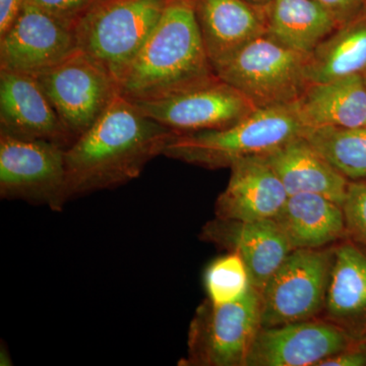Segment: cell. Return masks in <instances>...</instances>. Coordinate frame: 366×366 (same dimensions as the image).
I'll return each mask as SVG.
<instances>
[{"mask_svg":"<svg viewBox=\"0 0 366 366\" xmlns=\"http://www.w3.org/2000/svg\"><path fill=\"white\" fill-rule=\"evenodd\" d=\"M230 169L227 187L217 199V218L252 222L278 215L288 194L264 156L242 159Z\"/></svg>","mask_w":366,"mask_h":366,"instance_id":"cell-14","label":"cell"},{"mask_svg":"<svg viewBox=\"0 0 366 366\" xmlns=\"http://www.w3.org/2000/svg\"><path fill=\"white\" fill-rule=\"evenodd\" d=\"M340 327L327 322H290L261 327L247 356V366H308L348 348Z\"/></svg>","mask_w":366,"mask_h":366,"instance_id":"cell-12","label":"cell"},{"mask_svg":"<svg viewBox=\"0 0 366 366\" xmlns=\"http://www.w3.org/2000/svg\"><path fill=\"white\" fill-rule=\"evenodd\" d=\"M310 84L325 83L366 72V21L339 26L307 55Z\"/></svg>","mask_w":366,"mask_h":366,"instance_id":"cell-21","label":"cell"},{"mask_svg":"<svg viewBox=\"0 0 366 366\" xmlns=\"http://www.w3.org/2000/svg\"><path fill=\"white\" fill-rule=\"evenodd\" d=\"M209 301L215 305L239 300L252 287L249 269L237 252L214 259L204 272Z\"/></svg>","mask_w":366,"mask_h":366,"instance_id":"cell-24","label":"cell"},{"mask_svg":"<svg viewBox=\"0 0 366 366\" xmlns=\"http://www.w3.org/2000/svg\"><path fill=\"white\" fill-rule=\"evenodd\" d=\"M325 307L337 320L366 315V254L355 245L346 243L334 250Z\"/></svg>","mask_w":366,"mask_h":366,"instance_id":"cell-22","label":"cell"},{"mask_svg":"<svg viewBox=\"0 0 366 366\" xmlns=\"http://www.w3.org/2000/svg\"><path fill=\"white\" fill-rule=\"evenodd\" d=\"M36 79L76 139L93 127L119 95L117 79L79 49Z\"/></svg>","mask_w":366,"mask_h":366,"instance_id":"cell-6","label":"cell"},{"mask_svg":"<svg viewBox=\"0 0 366 366\" xmlns=\"http://www.w3.org/2000/svg\"><path fill=\"white\" fill-rule=\"evenodd\" d=\"M363 78H365V85H366V72L363 74Z\"/></svg>","mask_w":366,"mask_h":366,"instance_id":"cell-31","label":"cell"},{"mask_svg":"<svg viewBox=\"0 0 366 366\" xmlns=\"http://www.w3.org/2000/svg\"><path fill=\"white\" fill-rule=\"evenodd\" d=\"M174 134L118 95L66 150L64 203L136 179L147 164L163 155Z\"/></svg>","mask_w":366,"mask_h":366,"instance_id":"cell-1","label":"cell"},{"mask_svg":"<svg viewBox=\"0 0 366 366\" xmlns=\"http://www.w3.org/2000/svg\"><path fill=\"white\" fill-rule=\"evenodd\" d=\"M247 1L250 2V4H254V6H261V7H267L271 4L272 0H247Z\"/></svg>","mask_w":366,"mask_h":366,"instance_id":"cell-30","label":"cell"},{"mask_svg":"<svg viewBox=\"0 0 366 366\" xmlns=\"http://www.w3.org/2000/svg\"><path fill=\"white\" fill-rule=\"evenodd\" d=\"M262 293L252 287L234 302L199 308L190 329L189 365H247L261 325Z\"/></svg>","mask_w":366,"mask_h":366,"instance_id":"cell-7","label":"cell"},{"mask_svg":"<svg viewBox=\"0 0 366 366\" xmlns=\"http://www.w3.org/2000/svg\"><path fill=\"white\" fill-rule=\"evenodd\" d=\"M66 150L41 139H24L0 132V196L54 211L64 208Z\"/></svg>","mask_w":366,"mask_h":366,"instance_id":"cell-9","label":"cell"},{"mask_svg":"<svg viewBox=\"0 0 366 366\" xmlns=\"http://www.w3.org/2000/svg\"><path fill=\"white\" fill-rule=\"evenodd\" d=\"M307 55L280 44L267 34L252 40L216 71L255 108L295 102L310 85Z\"/></svg>","mask_w":366,"mask_h":366,"instance_id":"cell-5","label":"cell"},{"mask_svg":"<svg viewBox=\"0 0 366 366\" xmlns=\"http://www.w3.org/2000/svg\"><path fill=\"white\" fill-rule=\"evenodd\" d=\"M334 252L293 249L262 292V327L303 322L326 305Z\"/></svg>","mask_w":366,"mask_h":366,"instance_id":"cell-8","label":"cell"},{"mask_svg":"<svg viewBox=\"0 0 366 366\" xmlns=\"http://www.w3.org/2000/svg\"><path fill=\"white\" fill-rule=\"evenodd\" d=\"M206 239L237 252L249 269L252 287L262 292L293 249L274 219L238 222L217 218L204 230Z\"/></svg>","mask_w":366,"mask_h":366,"instance_id":"cell-16","label":"cell"},{"mask_svg":"<svg viewBox=\"0 0 366 366\" xmlns=\"http://www.w3.org/2000/svg\"><path fill=\"white\" fill-rule=\"evenodd\" d=\"M24 4L25 0H0V36L13 25Z\"/></svg>","mask_w":366,"mask_h":366,"instance_id":"cell-28","label":"cell"},{"mask_svg":"<svg viewBox=\"0 0 366 366\" xmlns=\"http://www.w3.org/2000/svg\"><path fill=\"white\" fill-rule=\"evenodd\" d=\"M293 104L307 129L366 127L365 78L363 74H355L310 84Z\"/></svg>","mask_w":366,"mask_h":366,"instance_id":"cell-18","label":"cell"},{"mask_svg":"<svg viewBox=\"0 0 366 366\" xmlns=\"http://www.w3.org/2000/svg\"><path fill=\"white\" fill-rule=\"evenodd\" d=\"M0 132L69 148L74 141L36 76L0 69Z\"/></svg>","mask_w":366,"mask_h":366,"instance_id":"cell-13","label":"cell"},{"mask_svg":"<svg viewBox=\"0 0 366 366\" xmlns=\"http://www.w3.org/2000/svg\"><path fill=\"white\" fill-rule=\"evenodd\" d=\"M78 49L74 26L25 1L0 36V69L37 76Z\"/></svg>","mask_w":366,"mask_h":366,"instance_id":"cell-11","label":"cell"},{"mask_svg":"<svg viewBox=\"0 0 366 366\" xmlns=\"http://www.w3.org/2000/svg\"><path fill=\"white\" fill-rule=\"evenodd\" d=\"M342 209L347 230L366 244V182L349 183Z\"/></svg>","mask_w":366,"mask_h":366,"instance_id":"cell-25","label":"cell"},{"mask_svg":"<svg viewBox=\"0 0 366 366\" xmlns=\"http://www.w3.org/2000/svg\"><path fill=\"white\" fill-rule=\"evenodd\" d=\"M336 19L339 25L356 20L366 6V0H315Z\"/></svg>","mask_w":366,"mask_h":366,"instance_id":"cell-27","label":"cell"},{"mask_svg":"<svg viewBox=\"0 0 366 366\" xmlns=\"http://www.w3.org/2000/svg\"><path fill=\"white\" fill-rule=\"evenodd\" d=\"M339 26L315 0H272L267 6V35L303 54H310Z\"/></svg>","mask_w":366,"mask_h":366,"instance_id":"cell-20","label":"cell"},{"mask_svg":"<svg viewBox=\"0 0 366 366\" xmlns=\"http://www.w3.org/2000/svg\"><path fill=\"white\" fill-rule=\"evenodd\" d=\"M59 20L76 26L79 19L99 0H25Z\"/></svg>","mask_w":366,"mask_h":366,"instance_id":"cell-26","label":"cell"},{"mask_svg":"<svg viewBox=\"0 0 366 366\" xmlns=\"http://www.w3.org/2000/svg\"><path fill=\"white\" fill-rule=\"evenodd\" d=\"M274 219L293 249H320L347 230L342 206L320 194L288 196Z\"/></svg>","mask_w":366,"mask_h":366,"instance_id":"cell-19","label":"cell"},{"mask_svg":"<svg viewBox=\"0 0 366 366\" xmlns=\"http://www.w3.org/2000/svg\"><path fill=\"white\" fill-rule=\"evenodd\" d=\"M322 366H362L366 365V353L362 351L345 350L331 356L320 363Z\"/></svg>","mask_w":366,"mask_h":366,"instance_id":"cell-29","label":"cell"},{"mask_svg":"<svg viewBox=\"0 0 366 366\" xmlns=\"http://www.w3.org/2000/svg\"><path fill=\"white\" fill-rule=\"evenodd\" d=\"M262 156L283 183L288 196L320 194L340 206L343 204L349 185L347 178L305 137H295Z\"/></svg>","mask_w":366,"mask_h":366,"instance_id":"cell-17","label":"cell"},{"mask_svg":"<svg viewBox=\"0 0 366 366\" xmlns=\"http://www.w3.org/2000/svg\"><path fill=\"white\" fill-rule=\"evenodd\" d=\"M167 0H99L74 26L78 48L118 86L146 44Z\"/></svg>","mask_w":366,"mask_h":366,"instance_id":"cell-4","label":"cell"},{"mask_svg":"<svg viewBox=\"0 0 366 366\" xmlns=\"http://www.w3.org/2000/svg\"><path fill=\"white\" fill-rule=\"evenodd\" d=\"M303 137L342 175L366 179V127H312Z\"/></svg>","mask_w":366,"mask_h":366,"instance_id":"cell-23","label":"cell"},{"mask_svg":"<svg viewBox=\"0 0 366 366\" xmlns=\"http://www.w3.org/2000/svg\"><path fill=\"white\" fill-rule=\"evenodd\" d=\"M134 104L175 134L225 129L257 109L243 94L219 76L168 97Z\"/></svg>","mask_w":366,"mask_h":366,"instance_id":"cell-10","label":"cell"},{"mask_svg":"<svg viewBox=\"0 0 366 366\" xmlns=\"http://www.w3.org/2000/svg\"><path fill=\"white\" fill-rule=\"evenodd\" d=\"M217 78L194 0H167L157 25L120 81L119 95L134 103L158 100Z\"/></svg>","mask_w":366,"mask_h":366,"instance_id":"cell-2","label":"cell"},{"mask_svg":"<svg viewBox=\"0 0 366 366\" xmlns=\"http://www.w3.org/2000/svg\"><path fill=\"white\" fill-rule=\"evenodd\" d=\"M295 104L257 108L225 129L174 134L163 155L218 169L242 159L262 156L307 132Z\"/></svg>","mask_w":366,"mask_h":366,"instance_id":"cell-3","label":"cell"},{"mask_svg":"<svg viewBox=\"0 0 366 366\" xmlns=\"http://www.w3.org/2000/svg\"><path fill=\"white\" fill-rule=\"evenodd\" d=\"M204 47L215 72L245 45L267 34V7L247 0H194Z\"/></svg>","mask_w":366,"mask_h":366,"instance_id":"cell-15","label":"cell"}]
</instances>
